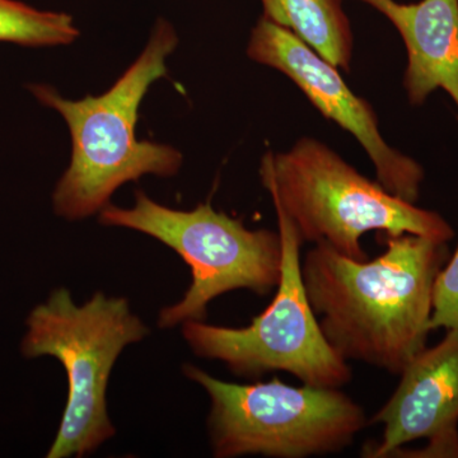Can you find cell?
I'll list each match as a JSON object with an SVG mask.
<instances>
[{
  "instance_id": "1",
  "label": "cell",
  "mask_w": 458,
  "mask_h": 458,
  "mask_svg": "<svg viewBox=\"0 0 458 458\" xmlns=\"http://www.w3.org/2000/svg\"><path fill=\"white\" fill-rule=\"evenodd\" d=\"M384 243L373 260L316 243L301 269L322 333L344 360L400 375L427 348L434 282L450 251L447 242L410 233L385 234Z\"/></svg>"
},
{
  "instance_id": "2",
  "label": "cell",
  "mask_w": 458,
  "mask_h": 458,
  "mask_svg": "<svg viewBox=\"0 0 458 458\" xmlns=\"http://www.w3.org/2000/svg\"><path fill=\"white\" fill-rule=\"evenodd\" d=\"M177 45L176 30L159 18L146 49L104 95L73 101L47 84L29 86L38 102L62 114L71 131V165L53 194L57 216L68 221L89 218L107 207L123 183L146 174L172 177L180 171V150L135 137L141 101L152 83L167 74L165 60Z\"/></svg>"
},
{
  "instance_id": "3",
  "label": "cell",
  "mask_w": 458,
  "mask_h": 458,
  "mask_svg": "<svg viewBox=\"0 0 458 458\" xmlns=\"http://www.w3.org/2000/svg\"><path fill=\"white\" fill-rule=\"evenodd\" d=\"M260 174L274 207L288 216L303 243L327 242L354 260L369 259L360 238L370 231L442 242L454 237L438 213L391 194L313 138L262 157Z\"/></svg>"
},
{
  "instance_id": "4",
  "label": "cell",
  "mask_w": 458,
  "mask_h": 458,
  "mask_svg": "<svg viewBox=\"0 0 458 458\" xmlns=\"http://www.w3.org/2000/svg\"><path fill=\"white\" fill-rule=\"evenodd\" d=\"M21 343L26 358H56L68 376V399L47 458L84 457L113 438L107 414L108 379L117 358L149 328L128 300L96 292L78 307L71 292L57 288L30 313Z\"/></svg>"
},
{
  "instance_id": "5",
  "label": "cell",
  "mask_w": 458,
  "mask_h": 458,
  "mask_svg": "<svg viewBox=\"0 0 458 458\" xmlns=\"http://www.w3.org/2000/svg\"><path fill=\"white\" fill-rule=\"evenodd\" d=\"M99 223L134 229L161 241L191 269V285L179 302L161 310L159 328L205 321L208 304L228 292L247 289L269 294L282 276L279 231H252L240 219L216 212L209 203L192 210L171 209L138 190L134 207L125 209L108 204L99 212Z\"/></svg>"
},
{
  "instance_id": "6",
  "label": "cell",
  "mask_w": 458,
  "mask_h": 458,
  "mask_svg": "<svg viewBox=\"0 0 458 458\" xmlns=\"http://www.w3.org/2000/svg\"><path fill=\"white\" fill-rule=\"evenodd\" d=\"M182 372L209 394L208 430L216 458L337 454L367 426L363 408L339 388L294 387L276 377L254 385L229 384L189 363Z\"/></svg>"
},
{
  "instance_id": "7",
  "label": "cell",
  "mask_w": 458,
  "mask_h": 458,
  "mask_svg": "<svg viewBox=\"0 0 458 458\" xmlns=\"http://www.w3.org/2000/svg\"><path fill=\"white\" fill-rule=\"evenodd\" d=\"M276 212L283 264L273 302L249 327L186 321L182 335L198 357L221 360L238 377L286 372L303 385L340 388L352 381V367L327 342L307 297L301 269L302 240L288 216L276 208Z\"/></svg>"
},
{
  "instance_id": "8",
  "label": "cell",
  "mask_w": 458,
  "mask_h": 458,
  "mask_svg": "<svg viewBox=\"0 0 458 458\" xmlns=\"http://www.w3.org/2000/svg\"><path fill=\"white\" fill-rule=\"evenodd\" d=\"M247 56L293 81L319 113L360 141L375 165L377 181L391 194L415 204L423 168L386 143L372 106L352 92L335 66L294 33L262 16L252 30Z\"/></svg>"
},
{
  "instance_id": "9",
  "label": "cell",
  "mask_w": 458,
  "mask_h": 458,
  "mask_svg": "<svg viewBox=\"0 0 458 458\" xmlns=\"http://www.w3.org/2000/svg\"><path fill=\"white\" fill-rule=\"evenodd\" d=\"M423 349L400 373L393 396L370 419L384 426L369 458H458V330Z\"/></svg>"
},
{
  "instance_id": "10",
  "label": "cell",
  "mask_w": 458,
  "mask_h": 458,
  "mask_svg": "<svg viewBox=\"0 0 458 458\" xmlns=\"http://www.w3.org/2000/svg\"><path fill=\"white\" fill-rule=\"evenodd\" d=\"M391 21L408 50L403 86L409 102L423 105L442 89L458 107V0H358Z\"/></svg>"
},
{
  "instance_id": "11",
  "label": "cell",
  "mask_w": 458,
  "mask_h": 458,
  "mask_svg": "<svg viewBox=\"0 0 458 458\" xmlns=\"http://www.w3.org/2000/svg\"><path fill=\"white\" fill-rule=\"evenodd\" d=\"M262 17L289 30L335 68L351 71V21L343 0H261Z\"/></svg>"
},
{
  "instance_id": "12",
  "label": "cell",
  "mask_w": 458,
  "mask_h": 458,
  "mask_svg": "<svg viewBox=\"0 0 458 458\" xmlns=\"http://www.w3.org/2000/svg\"><path fill=\"white\" fill-rule=\"evenodd\" d=\"M80 33L73 17L64 12L40 11L20 0H0V41L59 47L72 44Z\"/></svg>"
},
{
  "instance_id": "13",
  "label": "cell",
  "mask_w": 458,
  "mask_h": 458,
  "mask_svg": "<svg viewBox=\"0 0 458 458\" xmlns=\"http://www.w3.org/2000/svg\"><path fill=\"white\" fill-rule=\"evenodd\" d=\"M439 327L458 330V246L434 282L430 330Z\"/></svg>"
}]
</instances>
